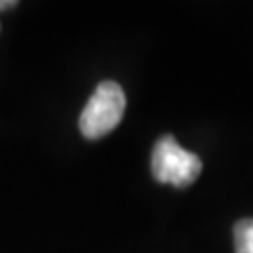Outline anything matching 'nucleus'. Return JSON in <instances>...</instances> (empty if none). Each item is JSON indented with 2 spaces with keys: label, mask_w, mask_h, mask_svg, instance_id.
I'll use <instances>...</instances> for the list:
<instances>
[{
  "label": "nucleus",
  "mask_w": 253,
  "mask_h": 253,
  "mask_svg": "<svg viewBox=\"0 0 253 253\" xmlns=\"http://www.w3.org/2000/svg\"><path fill=\"white\" fill-rule=\"evenodd\" d=\"M125 106L126 99L121 84L114 81L99 83L81 112V121H78L81 133L86 139H99L108 135L123 121Z\"/></svg>",
  "instance_id": "f257e3e1"
},
{
  "label": "nucleus",
  "mask_w": 253,
  "mask_h": 253,
  "mask_svg": "<svg viewBox=\"0 0 253 253\" xmlns=\"http://www.w3.org/2000/svg\"><path fill=\"white\" fill-rule=\"evenodd\" d=\"M234 251L253 253V219H241L234 226Z\"/></svg>",
  "instance_id": "7ed1b4c3"
},
{
  "label": "nucleus",
  "mask_w": 253,
  "mask_h": 253,
  "mask_svg": "<svg viewBox=\"0 0 253 253\" xmlns=\"http://www.w3.org/2000/svg\"><path fill=\"white\" fill-rule=\"evenodd\" d=\"M17 2L15 0H9V2H0V9H6V6H15Z\"/></svg>",
  "instance_id": "20e7f679"
},
{
  "label": "nucleus",
  "mask_w": 253,
  "mask_h": 253,
  "mask_svg": "<svg viewBox=\"0 0 253 253\" xmlns=\"http://www.w3.org/2000/svg\"><path fill=\"white\" fill-rule=\"evenodd\" d=\"M150 169L156 181L186 188L194 184L203 171V161L194 152L181 148L173 135H163L154 144Z\"/></svg>",
  "instance_id": "f03ea898"
}]
</instances>
